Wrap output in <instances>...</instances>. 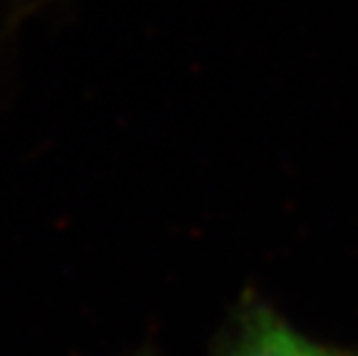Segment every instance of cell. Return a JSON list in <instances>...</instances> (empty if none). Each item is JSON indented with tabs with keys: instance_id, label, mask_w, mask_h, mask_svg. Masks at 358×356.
<instances>
[{
	"instance_id": "1",
	"label": "cell",
	"mask_w": 358,
	"mask_h": 356,
	"mask_svg": "<svg viewBox=\"0 0 358 356\" xmlns=\"http://www.w3.org/2000/svg\"><path fill=\"white\" fill-rule=\"evenodd\" d=\"M227 356H347L317 345L282 322L273 310L257 306L243 317Z\"/></svg>"
}]
</instances>
